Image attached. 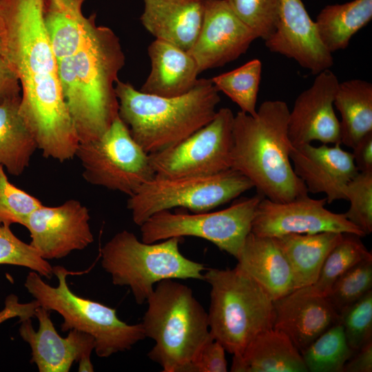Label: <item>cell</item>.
<instances>
[{
  "label": "cell",
  "instance_id": "cell-24",
  "mask_svg": "<svg viewBox=\"0 0 372 372\" xmlns=\"http://www.w3.org/2000/svg\"><path fill=\"white\" fill-rule=\"evenodd\" d=\"M232 372H307L302 355L281 331L271 328L256 336L238 355Z\"/></svg>",
  "mask_w": 372,
  "mask_h": 372
},
{
  "label": "cell",
  "instance_id": "cell-30",
  "mask_svg": "<svg viewBox=\"0 0 372 372\" xmlns=\"http://www.w3.org/2000/svg\"><path fill=\"white\" fill-rule=\"evenodd\" d=\"M360 238L355 234L344 233L325 258L316 282L300 289L309 294L325 297L344 273L358 262L372 256Z\"/></svg>",
  "mask_w": 372,
  "mask_h": 372
},
{
  "label": "cell",
  "instance_id": "cell-39",
  "mask_svg": "<svg viewBox=\"0 0 372 372\" xmlns=\"http://www.w3.org/2000/svg\"><path fill=\"white\" fill-rule=\"evenodd\" d=\"M223 346L211 336L199 349L187 372H226L227 362Z\"/></svg>",
  "mask_w": 372,
  "mask_h": 372
},
{
  "label": "cell",
  "instance_id": "cell-26",
  "mask_svg": "<svg viewBox=\"0 0 372 372\" xmlns=\"http://www.w3.org/2000/svg\"><path fill=\"white\" fill-rule=\"evenodd\" d=\"M85 1L43 0V22L56 61L79 48L89 20L82 12Z\"/></svg>",
  "mask_w": 372,
  "mask_h": 372
},
{
  "label": "cell",
  "instance_id": "cell-37",
  "mask_svg": "<svg viewBox=\"0 0 372 372\" xmlns=\"http://www.w3.org/2000/svg\"><path fill=\"white\" fill-rule=\"evenodd\" d=\"M338 314L345 338L353 352L372 340V290Z\"/></svg>",
  "mask_w": 372,
  "mask_h": 372
},
{
  "label": "cell",
  "instance_id": "cell-12",
  "mask_svg": "<svg viewBox=\"0 0 372 372\" xmlns=\"http://www.w3.org/2000/svg\"><path fill=\"white\" fill-rule=\"evenodd\" d=\"M234 118L229 108L222 107L209 123L183 141L149 154L155 176H210L230 169Z\"/></svg>",
  "mask_w": 372,
  "mask_h": 372
},
{
  "label": "cell",
  "instance_id": "cell-13",
  "mask_svg": "<svg viewBox=\"0 0 372 372\" xmlns=\"http://www.w3.org/2000/svg\"><path fill=\"white\" fill-rule=\"evenodd\" d=\"M327 203L326 198L313 199L308 195L287 202H274L262 198L256 208L251 232L269 237L324 231L365 236L344 214L328 210L325 207Z\"/></svg>",
  "mask_w": 372,
  "mask_h": 372
},
{
  "label": "cell",
  "instance_id": "cell-3",
  "mask_svg": "<svg viewBox=\"0 0 372 372\" xmlns=\"http://www.w3.org/2000/svg\"><path fill=\"white\" fill-rule=\"evenodd\" d=\"M289 110L279 100L264 101L253 116L234 115L231 167L247 178L258 194L274 202L308 195L290 159Z\"/></svg>",
  "mask_w": 372,
  "mask_h": 372
},
{
  "label": "cell",
  "instance_id": "cell-33",
  "mask_svg": "<svg viewBox=\"0 0 372 372\" xmlns=\"http://www.w3.org/2000/svg\"><path fill=\"white\" fill-rule=\"evenodd\" d=\"M372 290V256L348 269L332 285L325 296L339 313Z\"/></svg>",
  "mask_w": 372,
  "mask_h": 372
},
{
  "label": "cell",
  "instance_id": "cell-35",
  "mask_svg": "<svg viewBox=\"0 0 372 372\" xmlns=\"http://www.w3.org/2000/svg\"><path fill=\"white\" fill-rule=\"evenodd\" d=\"M34 196L12 185L0 165V226H25L30 214L42 205Z\"/></svg>",
  "mask_w": 372,
  "mask_h": 372
},
{
  "label": "cell",
  "instance_id": "cell-29",
  "mask_svg": "<svg viewBox=\"0 0 372 372\" xmlns=\"http://www.w3.org/2000/svg\"><path fill=\"white\" fill-rule=\"evenodd\" d=\"M20 99L0 104V165L13 176L29 166L36 141L19 113Z\"/></svg>",
  "mask_w": 372,
  "mask_h": 372
},
{
  "label": "cell",
  "instance_id": "cell-17",
  "mask_svg": "<svg viewBox=\"0 0 372 372\" xmlns=\"http://www.w3.org/2000/svg\"><path fill=\"white\" fill-rule=\"evenodd\" d=\"M338 85L336 75L327 69L316 74L312 85L296 98L288 119L293 147L313 141L341 144L340 121L333 108Z\"/></svg>",
  "mask_w": 372,
  "mask_h": 372
},
{
  "label": "cell",
  "instance_id": "cell-14",
  "mask_svg": "<svg viewBox=\"0 0 372 372\" xmlns=\"http://www.w3.org/2000/svg\"><path fill=\"white\" fill-rule=\"evenodd\" d=\"M89 211L71 199L55 207L42 205L29 216L25 227L30 245L45 260L60 259L93 242Z\"/></svg>",
  "mask_w": 372,
  "mask_h": 372
},
{
  "label": "cell",
  "instance_id": "cell-6",
  "mask_svg": "<svg viewBox=\"0 0 372 372\" xmlns=\"http://www.w3.org/2000/svg\"><path fill=\"white\" fill-rule=\"evenodd\" d=\"M204 278L211 286L209 332L226 352L240 355L256 336L273 328V300L237 265L208 269Z\"/></svg>",
  "mask_w": 372,
  "mask_h": 372
},
{
  "label": "cell",
  "instance_id": "cell-2",
  "mask_svg": "<svg viewBox=\"0 0 372 372\" xmlns=\"http://www.w3.org/2000/svg\"><path fill=\"white\" fill-rule=\"evenodd\" d=\"M88 23L76 52L57 61L62 94L80 143L97 139L118 116L115 91L125 63L118 37L110 28Z\"/></svg>",
  "mask_w": 372,
  "mask_h": 372
},
{
  "label": "cell",
  "instance_id": "cell-40",
  "mask_svg": "<svg viewBox=\"0 0 372 372\" xmlns=\"http://www.w3.org/2000/svg\"><path fill=\"white\" fill-rule=\"evenodd\" d=\"M21 96L19 81L0 54V104L6 101L20 99Z\"/></svg>",
  "mask_w": 372,
  "mask_h": 372
},
{
  "label": "cell",
  "instance_id": "cell-5",
  "mask_svg": "<svg viewBox=\"0 0 372 372\" xmlns=\"http://www.w3.org/2000/svg\"><path fill=\"white\" fill-rule=\"evenodd\" d=\"M147 302L141 323L145 337L155 342L148 358L163 372H187L211 337L207 313L191 288L175 279L158 282Z\"/></svg>",
  "mask_w": 372,
  "mask_h": 372
},
{
  "label": "cell",
  "instance_id": "cell-15",
  "mask_svg": "<svg viewBox=\"0 0 372 372\" xmlns=\"http://www.w3.org/2000/svg\"><path fill=\"white\" fill-rule=\"evenodd\" d=\"M34 316L38 319L35 331L30 317L21 319L19 334L29 344L31 362L39 372H68L74 362L79 363V371H93L90 356L95 347L94 338L76 329L69 331L67 337L56 331L50 317V311L39 306Z\"/></svg>",
  "mask_w": 372,
  "mask_h": 372
},
{
  "label": "cell",
  "instance_id": "cell-20",
  "mask_svg": "<svg viewBox=\"0 0 372 372\" xmlns=\"http://www.w3.org/2000/svg\"><path fill=\"white\" fill-rule=\"evenodd\" d=\"M273 328L283 332L302 353L323 332L339 322L326 297L296 289L273 300Z\"/></svg>",
  "mask_w": 372,
  "mask_h": 372
},
{
  "label": "cell",
  "instance_id": "cell-38",
  "mask_svg": "<svg viewBox=\"0 0 372 372\" xmlns=\"http://www.w3.org/2000/svg\"><path fill=\"white\" fill-rule=\"evenodd\" d=\"M0 265L27 267L46 278H50L53 274L50 264L30 244L18 238L10 226H0Z\"/></svg>",
  "mask_w": 372,
  "mask_h": 372
},
{
  "label": "cell",
  "instance_id": "cell-19",
  "mask_svg": "<svg viewBox=\"0 0 372 372\" xmlns=\"http://www.w3.org/2000/svg\"><path fill=\"white\" fill-rule=\"evenodd\" d=\"M340 145L307 143L293 147L290 152L293 171L308 192L324 194L329 204L346 200V186L358 172L352 153Z\"/></svg>",
  "mask_w": 372,
  "mask_h": 372
},
{
  "label": "cell",
  "instance_id": "cell-31",
  "mask_svg": "<svg viewBox=\"0 0 372 372\" xmlns=\"http://www.w3.org/2000/svg\"><path fill=\"white\" fill-rule=\"evenodd\" d=\"M353 353L342 324L338 322L314 340L301 355L309 372H342Z\"/></svg>",
  "mask_w": 372,
  "mask_h": 372
},
{
  "label": "cell",
  "instance_id": "cell-23",
  "mask_svg": "<svg viewBox=\"0 0 372 372\" xmlns=\"http://www.w3.org/2000/svg\"><path fill=\"white\" fill-rule=\"evenodd\" d=\"M151 70L140 91L163 97L185 94L194 88L200 74L192 54L178 46L155 39L147 48Z\"/></svg>",
  "mask_w": 372,
  "mask_h": 372
},
{
  "label": "cell",
  "instance_id": "cell-25",
  "mask_svg": "<svg viewBox=\"0 0 372 372\" xmlns=\"http://www.w3.org/2000/svg\"><path fill=\"white\" fill-rule=\"evenodd\" d=\"M343 234L324 231L273 237L290 264L296 290L316 282L325 258Z\"/></svg>",
  "mask_w": 372,
  "mask_h": 372
},
{
  "label": "cell",
  "instance_id": "cell-41",
  "mask_svg": "<svg viewBox=\"0 0 372 372\" xmlns=\"http://www.w3.org/2000/svg\"><path fill=\"white\" fill-rule=\"evenodd\" d=\"M352 149V155L358 171L372 172V132L360 138Z\"/></svg>",
  "mask_w": 372,
  "mask_h": 372
},
{
  "label": "cell",
  "instance_id": "cell-11",
  "mask_svg": "<svg viewBox=\"0 0 372 372\" xmlns=\"http://www.w3.org/2000/svg\"><path fill=\"white\" fill-rule=\"evenodd\" d=\"M76 156L87 183L129 196L155 176L149 154L119 116L99 138L79 143Z\"/></svg>",
  "mask_w": 372,
  "mask_h": 372
},
{
  "label": "cell",
  "instance_id": "cell-9",
  "mask_svg": "<svg viewBox=\"0 0 372 372\" xmlns=\"http://www.w3.org/2000/svg\"><path fill=\"white\" fill-rule=\"evenodd\" d=\"M252 187L247 178L232 168L210 176H154L129 197L127 207L140 226L154 214L175 207L208 211Z\"/></svg>",
  "mask_w": 372,
  "mask_h": 372
},
{
  "label": "cell",
  "instance_id": "cell-1",
  "mask_svg": "<svg viewBox=\"0 0 372 372\" xmlns=\"http://www.w3.org/2000/svg\"><path fill=\"white\" fill-rule=\"evenodd\" d=\"M0 54L21 87L19 113L45 158L72 159L79 139L62 94L43 0L0 1Z\"/></svg>",
  "mask_w": 372,
  "mask_h": 372
},
{
  "label": "cell",
  "instance_id": "cell-28",
  "mask_svg": "<svg viewBox=\"0 0 372 372\" xmlns=\"http://www.w3.org/2000/svg\"><path fill=\"white\" fill-rule=\"evenodd\" d=\"M372 19V0L325 6L315 21L320 41L330 53L346 48L351 37Z\"/></svg>",
  "mask_w": 372,
  "mask_h": 372
},
{
  "label": "cell",
  "instance_id": "cell-32",
  "mask_svg": "<svg viewBox=\"0 0 372 372\" xmlns=\"http://www.w3.org/2000/svg\"><path fill=\"white\" fill-rule=\"evenodd\" d=\"M261 72L262 63L255 59L211 79L217 90L237 104L241 112L254 116Z\"/></svg>",
  "mask_w": 372,
  "mask_h": 372
},
{
  "label": "cell",
  "instance_id": "cell-36",
  "mask_svg": "<svg viewBox=\"0 0 372 372\" xmlns=\"http://www.w3.org/2000/svg\"><path fill=\"white\" fill-rule=\"evenodd\" d=\"M344 195L350 207L347 219L365 236L372 232V172H360L347 185Z\"/></svg>",
  "mask_w": 372,
  "mask_h": 372
},
{
  "label": "cell",
  "instance_id": "cell-18",
  "mask_svg": "<svg viewBox=\"0 0 372 372\" xmlns=\"http://www.w3.org/2000/svg\"><path fill=\"white\" fill-rule=\"evenodd\" d=\"M265 43L271 52L295 60L314 75L333 64L332 54L321 43L315 21L301 0H280L276 30Z\"/></svg>",
  "mask_w": 372,
  "mask_h": 372
},
{
  "label": "cell",
  "instance_id": "cell-10",
  "mask_svg": "<svg viewBox=\"0 0 372 372\" xmlns=\"http://www.w3.org/2000/svg\"><path fill=\"white\" fill-rule=\"evenodd\" d=\"M262 198L258 194L214 212L189 214L165 210L156 213L140 225L141 240L153 243L174 237H198L236 258L251 232L256 208Z\"/></svg>",
  "mask_w": 372,
  "mask_h": 372
},
{
  "label": "cell",
  "instance_id": "cell-34",
  "mask_svg": "<svg viewBox=\"0 0 372 372\" xmlns=\"http://www.w3.org/2000/svg\"><path fill=\"white\" fill-rule=\"evenodd\" d=\"M236 15L265 41L276 30L280 0H226Z\"/></svg>",
  "mask_w": 372,
  "mask_h": 372
},
{
  "label": "cell",
  "instance_id": "cell-16",
  "mask_svg": "<svg viewBox=\"0 0 372 372\" xmlns=\"http://www.w3.org/2000/svg\"><path fill=\"white\" fill-rule=\"evenodd\" d=\"M256 39L254 32L236 15L226 0H204L201 28L188 52L201 73L237 59Z\"/></svg>",
  "mask_w": 372,
  "mask_h": 372
},
{
  "label": "cell",
  "instance_id": "cell-22",
  "mask_svg": "<svg viewBox=\"0 0 372 372\" xmlns=\"http://www.w3.org/2000/svg\"><path fill=\"white\" fill-rule=\"evenodd\" d=\"M237 266L275 300L296 290L290 264L275 238L250 232L236 258Z\"/></svg>",
  "mask_w": 372,
  "mask_h": 372
},
{
  "label": "cell",
  "instance_id": "cell-21",
  "mask_svg": "<svg viewBox=\"0 0 372 372\" xmlns=\"http://www.w3.org/2000/svg\"><path fill=\"white\" fill-rule=\"evenodd\" d=\"M140 20L156 39L189 51L200 32L204 0H143Z\"/></svg>",
  "mask_w": 372,
  "mask_h": 372
},
{
  "label": "cell",
  "instance_id": "cell-27",
  "mask_svg": "<svg viewBox=\"0 0 372 372\" xmlns=\"http://www.w3.org/2000/svg\"><path fill=\"white\" fill-rule=\"evenodd\" d=\"M333 106L341 116V144L353 148L372 132V84L362 79L339 83Z\"/></svg>",
  "mask_w": 372,
  "mask_h": 372
},
{
  "label": "cell",
  "instance_id": "cell-4",
  "mask_svg": "<svg viewBox=\"0 0 372 372\" xmlns=\"http://www.w3.org/2000/svg\"><path fill=\"white\" fill-rule=\"evenodd\" d=\"M115 91L118 116L148 154L173 146L206 125L220 101L211 79H198L192 90L174 97L146 94L119 79Z\"/></svg>",
  "mask_w": 372,
  "mask_h": 372
},
{
  "label": "cell",
  "instance_id": "cell-43",
  "mask_svg": "<svg viewBox=\"0 0 372 372\" xmlns=\"http://www.w3.org/2000/svg\"><path fill=\"white\" fill-rule=\"evenodd\" d=\"M1 1V0H0V1Z\"/></svg>",
  "mask_w": 372,
  "mask_h": 372
},
{
  "label": "cell",
  "instance_id": "cell-7",
  "mask_svg": "<svg viewBox=\"0 0 372 372\" xmlns=\"http://www.w3.org/2000/svg\"><path fill=\"white\" fill-rule=\"evenodd\" d=\"M183 238L153 243L140 241L132 232L115 234L101 249V265L114 285L128 287L138 304H143L154 285L166 279L205 280V266L184 256Z\"/></svg>",
  "mask_w": 372,
  "mask_h": 372
},
{
  "label": "cell",
  "instance_id": "cell-8",
  "mask_svg": "<svg viewBox=\"0 0 372 372\" xmlns=\"http://www.w3.org/2000/svg\"><path fill=\"white\" fill-rule=\"evenodd\" d=\"M59 284L52 287L37 272L28 274L24 285L39 306L55 311L63 318L61 331L86 333L95 341L94 351L100 358L131 349L145 335L142 323L128 324L119 319L115 309L77 296L68 285L69 271L62 266L52 267Z\"/></svg>",
  "mask_w": 372,
  "mask_h": 372
},
{
  "label": "cell",
  "instance_id": "cell-42",
  "mask_svg": "<svg viewBox=\"0 0 372 372\" xmlns=\"http://www.w3.org/2000/svg\"><path fill=\"white\" fill-rule=\"evenodd\" d=\"M372 371V340L353 353L345 363L342 372Z\"/></svg>",
  "mask_w": 372,
  "mask_h": 372
}]
</instances>
